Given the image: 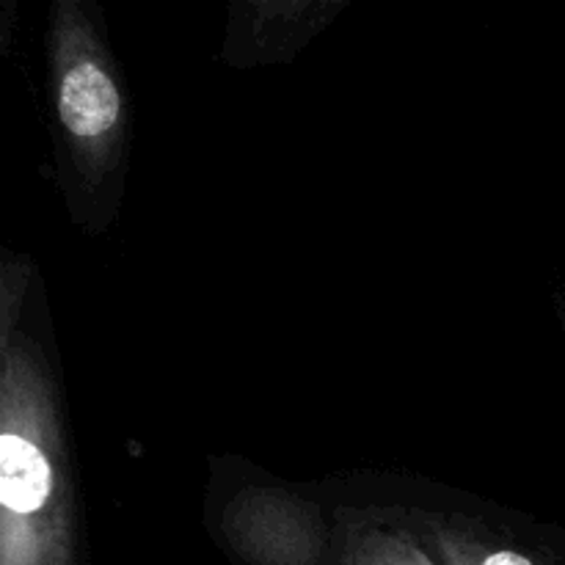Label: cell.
Here are the masks:
<instances>
[{
  "mask_svg": "<svg viewBox=\"0 0 565 565\" xmlns=\"http://www.w3.org/2000/svg\"><path fill=\"white\" fill-rule=\"evenodd\" d=\"M50 463L22 436H0V500L14 513H33L50 497Z\"/></svg>",
  "mask_w": 565,
  "mask_h": 565,
  "instance_id": "cell-2",
  "label": "cell"
},
{
  "mask_svg": "<svg viewBox=\"0 0 565 565\" xmlns=\"http://www.w3.org/2000/svg\"><path fill=\"white\" fill-rule=\"evenodd\" d=\"M483 565H535V563L527 561V557L516 555V552H497V555H491Z\"/></svg>",
  "mask_w": 565,
  "mask_h": 565,
  "instance_id": "cell-3",
  "label": "cell"
},
{
  "mask_svg": "<svg viewBox=\"0 0 565 565\" xmlns=\"http://www.w3.org/2000/svg\"><path fill=\"white\" fill-rule=\"evenodd\" d=\"M61 121L75 136H99L119 119V94L99 66L81 64L61 83Z\"/></svg>",
  "mask_w": 565,
  "mask_h": 565,
  "instance_id": "cell-1",
  "label": "cell"
}]
</instances>
